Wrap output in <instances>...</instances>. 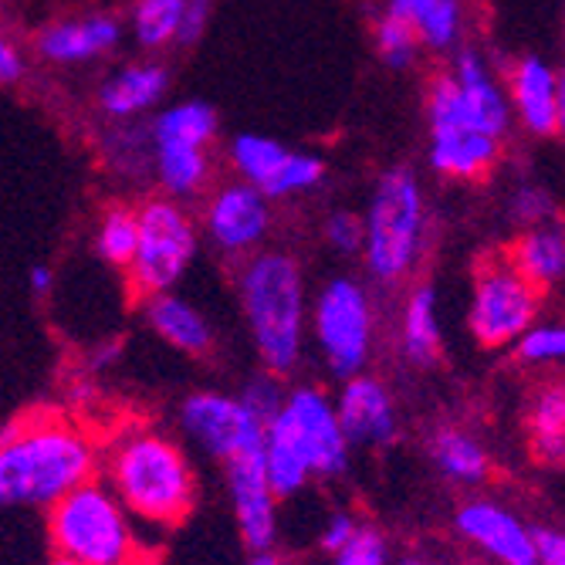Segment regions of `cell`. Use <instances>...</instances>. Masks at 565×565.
<instances>
[{"label": "cell", "mask_w": 565, "mask_h": 565, "mask_svg": "<svg viewBox=\"0 0 565 565\" xmlns=\"http://www.w3.org/2000/svg\"><path fill=\"white\" fill-rule=\"evenodd\" d=\"M180 427L193 444H200L217 460L262 450L265 437V424L250 414V406L241 396L217 390L190 393L180 406Z\"/></svg>", "instance_id": "obj_12"}, {"label": "cell", "mask_w": 565, "mask_h": 565, "mask_svg": "<svg viewBox=\"0 0 565 565\" xmlns=\"http://www.w3.org/2000/svg\"><path fill=\"white\" fill-rule=\"evenodd\" d=\"M535 565H565V535L558 529H532Z\"/></svg>", "instance_id": "obj_40"}, {"label": "cell", "mask_w": 565, "mask_h": 565, "mask_svg": "<svg viewBox=\"0 0 565 565\" xmlns=\"http://www.w3.org/2000/svg\"><path fill=\"white\" fill-rule=\"evenodd\" d=\"M241 399L250 406V414H254V417H258L262 424H268V420H275V417L281 414V406H285V386H281L278 376L265 373V376H254V380L244 386Z\"/></svg>", "instance_id": "obj_37"}, {"label": "cell", "mask_w": 565, "mask_h": 565, "mask_svg": "<svg viewBox=\"0 0 565 565\" xmlns=\"http://www.w3.org/2000/svg\"><path fill=\"white\" fill-rule=\"evenodd\" d=\"M399 565H430V562L427 558H403Z\"/></svg>", "instance_id": "obj_44"}, {"label": "cell", "mask_w": 565, "mask_h": 565, "mask_svg": "<svg viewBox=\"0 0 565 565\" xmlns=\"http://www.w3.org/2000/svg\"><path fill=\"white\" fill-rule=\"evenodd\" d=\"M355 529H359V522L349 515V511H335V515H329V522H326V529H322V539H319L322 552L335 555V552L355 535Z\"/></svg>", "instance_id": "obj_41"}, {"label": "cell", "mask_w": 565, "mask_h": 565, "mask_svg": "<svg viewBox=\"0 0 565 565\" xmlns=\"http://www.w3.org/2000/svg\"><path fill=\"white\" fill-rule=\"evenodd\" d=\"M200 200L203 211L196 227L224 258L244 262L268 244L275 227V203L262 190L231 177L224 183H211V190Z\"/></svg>", "instance_id": "obj_11"}, {"label": "cell", "mask_w": 565, "mask_h": 565, "mask_svg": "<svg viewBox=\"0 0 565 565\" xmlns=\"http://www.w3.org/2000/svg\"><path fill=\"white\" fill-rule=\"evenodd\" d=\"M28 285L34 295H51V288H55V271H51L47 265H34L28 275Z\"/></svg>", "instance_id": "obj_42"}, {"label": "cell", "mask_w": 565, "mask_h": 565, "mask_svg": "<svg viewBox=\"0 0 565 565\" xmlns=\"http://www.w3.org/2000/svg\"><path fill=\"white\" fill-rule=\"evenodd\" d=\"M170 95V68L157 58H139L113 68L95 88V113L102 122H142Z\"/></svg>", "instance_id": "obj_17"}, {"label": "cell", "mask_w": 565, "mask_h": 565, "mask_svg": "<svg viewBox=\"0 0 565 565\" xmlns=\"http://www.w3.org/2000/svg\"><path fill=\"white\" fill-rule=\"evenodd\" d=\"M457 532L498 565H535L532 529L498 501H468L457 511Z\"/></svg>", "instance_id": "obj_20"}, {"label": "cell", "mask_w": 565, "mask_h": 565, "mask_svg": "<svg viewBox=\"0 0 565 565\" xmlns=\"http://www.w3.org/2000/svg\"><path fill=\"white\" fill-rule=\"evenodd\" d=\"M424 113L427 132H481L508 142L515 129L501 72L475 41L450 51L430 75Z\"/></svg>", "instance_id": "obj_5"}, {"label": "cell", "mask_w": 565, "mask_h": 565, "mask_svg": "<svg viewBox=\"0 0 565 565\" xmlns=\"http://www.w3.org/2000/svg\"><path fill=\"white\" fill-rule=\"evenodd\" d=\"M47 565H75V562H68V558H62V555H55Z\"/></svg>", "instance_id": "obj_45"}, {"label": "cell", "mask_w": 565, "mask_h": 565, "mask_svg": "<svg viewBox=\"0 0 565 565\" xmlns=\"http://www.w3.org/2000/svg\"><path fill=\"white\" fill-rule=\"evenodd\" d=\"M136 234H139V224H136V203H109L106 211H102L98 224H95V254L109 268H122L132 262V250H136Z\"/></svg>", "instance_id": "obj_31"}, {"label": "cell", "mask_w": 565, "mask_h": 565, "mask_svg": "<svg viewBox=\"0 0 565 565\" xmlns=\"http://www.w3.org/2000/svg\"><path fill=\"white\" fill-rule=\"evenodd\" d=\"M332 403H335V417H339V427H342L349 447L352 444H359V447L393 444L396 427H399L396 403H393L390 386L380 376L355 373V376L342 380V390Z\"/></svg>", "instance_id": "obj_19"}, {"label": "cell", "mask_w": 565, "mask_h": 565, "mask_svg": "<svg viewBox=\"0 0 565 565\" xmlns=\"http://www.w3.org/2000/svg\"><path fill=\"white\" fill-rule=\"evenodd\" d=\"M262 465H265V478L268 488L275 491V498H291L298 494L312 471H308L305 450L291 430V424L285 420V414H278L275 420L265 424V437H262Z\"/></svg>", "instance_id": "obj_26"}, {"label": "cell", "mask_w": 565, "mask_h": 565, "mask_svg": "<svg viewBox=\"0 0 565 565\" xmlns=\"http://www.w3.org/2000/svg\"><path fill=\"white\" fill-rule=\"evenodd\" d=\"M335 565H390V545L383 539V532L359 525L355 535L332 555Z\"/></svg>", "instance_id": "obj_36"}, {"label": "cell", "mask_w": 565, "mask_h": 565, "mask_svg": "<svg viewBox=\"0 0 565 565\" xmlns=\"http://www.w3.org/2000/svg\"><path fill=\"white\" fill-rule=\"evenodd\" d=\"M430 247V200L414 167H390L376 177L363 211V258L366 275L396 288L417 275Z\"/></svg>", "instance_id": "obj_4"}, {"label": "cell", "mask_w": 565, "mask_h": 565, "mask_svg": "<svg viewBox=\"0 0 565 565\" xmlns=\"http://www.w3.org/2000/svg\"><path fill=\"white\" fill-rule=\"evenodd\" d=\"M98 157L106 170L122 183L149 177V129L142 122H106L98 139Z\"/></svg>", "instance_id": "obj_27"}, {"label": "cell", "mask_w": 565, "mask_h": 565, "mask_svg": "<svg viewBox=\"0 0 565 565\" xmlns=\"http://www.w3.org/2000/svg\"><path fill=\"white\" fill-rule=\"evenodd\" d=\"M532 447L545 465H562L565 457V390L562 383H548L539 390L529 414Z\"/></svg>", "instance_id": "obj_30"}, {"label": "cell", "mask_w": 565, "mask_h": 565, "mask_svg": "<svg viewBox=\"0 0 565 565\" xmlns=\"http://www.w3.org/2000/svg\"><path fill=\"white\" fill-rule=\"evenodd\" d=\"M399 352L414 366H437L444 352V329H440V308L434 285L420 281L409 285L403 308H399Z\"/></svg>", "instance_id": "obj_24"}, {"label": "cell", "mask_w": 565, "mask_h": 565, "mask_svg": "<svg viewBox=\"0 0 565 565\" xmlns=\"http://www.w3.org/2000/svg\"><path fill=\"white\" fill-rule=\"evenodd\" d=\"M211 14H214V0H186L180 34H177V47H193L203 34H207Z\"/></svg>", "instance_id": "obj_38"}, {"label": "cell", "mask_w": 565, "mask_h": 565, "mask_svg": "<svg viewBox=\"0 0 565 565\" xmlns=\"http://www.w3.org/2000/svg\"><path fill=\"white\" fill-rule=\"evenodd\" d=\"M126 41V18L116 11H78L47 21L34 34V58L51 68H88L106 62Z\"/></svg>", "instance_id": "obj_13"}, {"label": "cell", "mask_w": 565, "mask_h": 565, "mask_svg": "<svg viewBox=\"0 0 565 565\" xmlns=\"http://www.w3.org/2000/svg\"><path fill=\"white\" fill-rule=\"evenodd\" d=\"M183 8L186 0H132L126 14V34H132V41L149 55H160L167 47H177Z\"/></svg>", "instance_id": "obj_29"}, {"label": "cell", "mask_w": 565, "mask_h": 565, "mask_svg": "<svg viewBox=\"0 0 565 565\" xmlns=\"http://www.w3.org/2000/svg\"><path fill=\"white\" fill-rule=\"evenodd\" d=\"M380 11L417 34L427 55H450L471 41V0H380Z\"/></svg>", "instance_id": "obj_21"}, {"label": "cell", "mask_w": 565, "mask_h": 565, "mask_svg": "<svg viewBox=\"0 0 565 565\" xmlns=\"http://www.w3.org/2000/svg\"><path fill=\"white\" fill-rule=\"evenodd\" d=\"M504 146L481 132H427V167L447 183H484L501 167Z\"/></svg>", "instance_id": "obj_22"}, {"label": "cell", "mask_w": 565, "mask_h": 565, "mask_svg": "<svg viewBox=\"0 0 565 565\" xmlns=\"http://www.w3.org/2000/svg\"><path fill=\"white\" fill-rule=\"evenodd\" d=\"M250 565H285V562H281L271 548H265V552H254Z\"/></svg>", "instance_id": "obj_43"}, {"label": "cell", "mask_w": 565, "mask_h": 565, "mask_svg": "<svg viewBox=\"0 0 565 565\" xmlns=\"http://www.w3.org/2000/svg\"><path fill=\"white\" fill-rule=\"evenodd\" d=\"M281 414L291 424L305 450L308 471L316 478H339L349 468V440L339 427L335 403L322 386L305 383L288 390Z\"/></svg>", "instance_id": "obj_15"}, {"label": "cell", "mask_w": 565, "mask_h": 565, "mask_svg": "<svg viewBox=\"0 0 565 565\" xmlns=\"http://www.w3.org/2000/svg\"><path fill=\"white\" fill-rule=\"evenodd\" d=\"M373 51H376L380 65L390 72L417 68V62L424 55L417 34L386 11H376V18H373Z\"/></svg>", "instance_id": "obj_32"}, {"label": "cell", "mask_w": 565, "mask_h": 565, "mask_svg": "<svg viewBox=\"0 0 565 565\" xmlns=\"http://www.w3.org/2000/svg\"><path fill=\"white\" fill-rule=\"evenodd\" d=\"M511 119L532 139H558L565 129V85L542 55H519L501 75Z\"/></svg>", "instance_id": "obj_14"}, {"label": "cell", "mask_w": 565, "mask_h": 565, "mask_svg": "<svg viewBox=\"0 0 565 565\" xmlns=\"http://www.w3.org/2000/svg\"><path fill=\"white\" fill-rule=\"evenodd\" d=\"M146 322L167 345L183 355H207L214 349V326L200 308L180 291H163L146 298Z\"/></svg>", "instance_id": "obj_23"}, {"label": "cell", "mask_w": 565, "mask_h": 565, "mask_svg": "<svg viewBox=\"0 0 565 565\" xmlns=\"http://www.w3.org/2000/svg\"><path fill=\"white\" fill-rule=\"evenodd\" d=\"M149 180L170 200L196 203L214 183V146L149 129Z\"/></svg>", "instance_id": "obj_16"}, {"label": "cell", "mask_w": 565, "mask_h": 565, "mask_svg": "<svg viewBox=\"0 0 565 565\" xmlns=\"http://www.w3.org/2000/svg\"><path fill=\"white\" fill-rule=\"evenodd\" d=\"M227 167L237 180L262 190L271 203L316 193L329 167L312 149H291L265 132H237L227 142Z\"/></svg>", "instance_id": "obj_10"}, {"label": "cell", "mask_w": 565, "mask_h": 565, "mask_svg": "<svg viewBox=\"0 0 565 565\" xmlns=\"http://www.w3.org/2000/svg\"><path fill=\"white\" fill-rule=\"evenodd\" d=\"M109 488L139 525L173 529L196 501V471L183 447L149 427L126 430L106 454Z\"/></svg>", "instance_id": "obj_3"}, {"label": "cell", "mask_w": 565, "mask_h": 565, "mask_svg": "<svg viewBox=\"0 0 565 565\" xmlns=\"http://www.w3.org/2000/svg\"><path fill=\"white\" fill-rule=\"evenodd\" d=\"M28 75V55L24 47L0 28V85H21Z\"/></svg>", "instance_id": "obj_39"}, {"label": "cell", "mask_w": 565, "mask_h": 565, "mask_svg": "<svg viewBox=\"0 0 565 565\" xmlns=\"http://www.w3.org/2000/svg\"><path fill=\"white\" fill-rule=\"evenodd\" d=\"M322 241L339 258H359V247H363V214L349 207L329 211L322 221Z\"/></svg>", "instance_id": "obj_35"}, {"label": "cell", "mask_w": 565, "mask_h": 565, "mask_svg": "<svg viewBox=\"0 0 565 565\" xmlns=\"http://www.w3.org/2000/svg\"><path fill=\"white\" fill-rule=\"evenodd\" d=\"M241 312L265 373L291 376L305 352L308 291L301 262L285 247H262L237 262Z\"/></svg>", "instance_id": "obj_2"}, {"label": "cell", "mask_w": 565, "mask_h": 565, "mask_svg": "<svg viewBox=\"0 0 565 565\" xmlns=\"http://www.w3.org/2000/svg\"><path fill=\"white\" fill-rule=\"evenodd\" d=\"M136 250L126 265L132 295L152 298L177 291L200 254V227L190 214V203L152 193L136 203Z\"/></svg>", "instance_id": "obj_7"}, {"label": "cell", "mask_w": 565, "mask_h": 565, "mask_svg": "<svg viewBox=\"0 0 565 565\" xmlns=\"http://www.w3.org/2000/svg\"><path fill=\"white\" fill-rule=\"evenodd\" d=\"M508 262L515 265L535 288L548 291L565 278V231L562 221H545L535 227H525L504 247Z\"/></svg>", "instance_id": "obj_25"}, {"label": "cell", "mask_w": 565, "mask_h": 565, "mask_svg": "<svg viewBox=\"0 0 565 565\" xmlns=\"http://www.w3.org/2000/svg\"><path fill=\"white\" fill-rule=\"evenodd\" d=\"M542 298L545 291L511 265L504 250L488 254L475 271L468 329L484 349H504L539 322Z\"/></svg>", "instance_id": "obj_9"}, {"label": "cell", "mask_w": 565, "mask_h": 565, "mask_svg": "<svg viewBox=\"0 0 565 565\" xmlns=\"http://www.w3.org/2000/svg\"><path fill=\"white\" fill-rule=\"evenodd\" d=\"M504 217L515 224L519 231L525 227H535V224H545V221H555L558 217V207H555V196L548 186L542 183H515L504 200Z\"/></svg>", "instance_id": "obj_33"}, {"label": "cell", "mask_w": 565, "mask_h": 565, "mask_svg": "<svg viewBox=\"0 0 565 565\" xmlns=\"http://www.w3.org/2000/svg\"><path fill=\"white\" fill-rule=\"evenodd\" d=\"M427 450L437 471L457 484H481L488 478V468H491L488 450L465 430H457V427L434 430L427 440Z\"/></svg>", "instance_id": "obj_28"}, {"label": "cell", "mask_w": 565, "mask_h": 565, "mask_svg": "<svg viewBox=\"0 0 565 565\" xmlns=\"http://www.w3.org/2000/svg\"><path fill=\"white\" fill-rule=\"evenodd\" d=\"M308 329L335 380L366 373L376 345V301L370 285L352 275L329 278L308 305Z\"/></svg>", "instance_id": "obj_8"}, {"label": "cell", "mask_w": 565, "mask_h": 565, "mask_svg": "<svg viewBox=\"0 0 565 565\" xmlns=\"http://www.w3.org/2000/svg\"><path fill=\"white\" fill-rule=\"evenodd\" d=\"M98 450L78 427L31 417L0 434V508H51L92 481Z\"/></svg>", "instance_id": "obj_1"}, {"label": "cell", "mask_w": 565, "mask_h": 565, "mask_svg": "<svg viewBox=\"0 0 565 565\" xmlns=\"http://www.w3.org/2000/svg\"><path fill=\"white\" fill-rule=\"evenodd\" d=\"M511 345H515V359L525 366H555L565 359V329L558 322H535Z\"/></svg>", "instance_id": "obj_34"}, {"label": "cell", "mask_w": 565, "mask_h": 565, "mask_svg": "<svg viewBox=\"0 0 565 565\" xmlns=\"http://www.w3.org/2000/svg\"><path fill=\"white\" fill-rule=\"evenodd\" d=\"M47 539L55 555L75 565H126L139 555L132 519L113 488L98 478L47 508Z\"/></svg>", "instance_id": "obj_6"}, {"label": "cell", "mask_w": 565, "mask_h": 565, "mask_svg": "<svg viewBox=\"0 0 565 565\" xmlns=\"http://www.w3.org/2000/svg\"><path fill=\"white\" fill-rule=\"evenodd\" d=\"M224 468H227V488H231L241 539L247 542L250 552L271 548L278 539V498L268 488L262 450L237 454L224 460Z\"/></svg>", "instance_id": "obj_18"}, {"label": "cell", "mask_w": 565, "mask_h": 565, "mask_svg": "<svg viewBox=\"0 0 565 565\" xmlns=\"http://www.w3.org/2000/svg\"><path fill=\"white\" fill-rule=\"evenodd\" d=\"M126 565H146V562H142V558L136 555V558H132V562H126Z\"/></svg>", "instance_id": "obj_46"}]
</instances>
